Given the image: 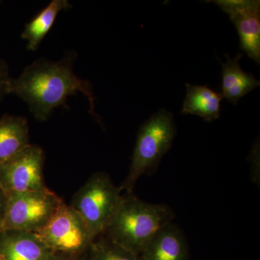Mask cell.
I'll return each instance as SVG.
<instances>
[{
  "mask_svg": "<svg viewBox=\"0 0 260 260\" xmlns=\"http://www.w3.org/2000/svg\"><path fill=\"white\" fill-rule=\"evenodd\" d=\"M78 54L70 51L57 61L42 59L24 68L20 76L10 78L8 94H14L28 104L30 112L37 121L49 119L56 108L69 109L68 97L84 94L90 104L89 113L99 122L101 119L95 112V101L90 82L75 74L73 70Z\"/></svg>",
  "mask_w": 260,
  "mask_h": 260,
  "instance_id": "6da1fadb",
  "label": "cell"
},
{
  "mask_svg": "<svg viewBox=\"0 0 260 260\" xmlns=\"http://www.w3.org/2000/svg\"><path fill=\"white\" fill-rule=\"evenodd\" d=\"M174 217L168 205L148 203L126 193L104 234L111 242L140 256L152 238Z\"/></svg>",
  "mask_w": 260,
  "mask_h": 260,
  "instance_id": "7a4b0ae2",
  "label": "cell"
},
{
  "mask_svg": "<svg viewBox=\"0 0 260 260\" xmlns=\"http://www.w3.org/2000/svg\"><path fill=\"white\" fill-rule=\"evenodd\" d=\"M177 126L172 113L160 109L140 126L130 164L129 174L120 186L126 193L133 192L140 177L158 167L172 148Z\"/></svg>",
  "mask_w": 260,
  "mask_h": 260,
  "instance_id": "3957f363",
  "label": "cell"
},
{
  "mask_svg": "<svg viewBox=\"0 0 260 260\" xmlns=\"http://www.w3.org/2000/svg\"><path fill=\"white\" fill-rule=\"evenodd\" d=\"M121 191L107 174L97 172L73 196L70 206L83 218L94 239L107 230L122 199Z\"/></svg>",
  "mask_w": 260,
  "mask_h": 260,
  "instance_id": "277c9868",
  "label": "cell"
},
{
  "mask_svg": "<svg viewBox=\"0 0 260 260\" xmlns=\"http://www.w3.org/2000/svg\"><path fill=\"white\" fill-rule=\"evenodd\" d=\"M62 202L49 189L9 194L0 232L16 230L37 233L45 226Z\"/></svg>",
  "mask_w": 260,
  "mask_h": 260,
  "instance_id": "5b68a950",
  "label": "cell"
},
{
  "mask_svg": "<svg viewBox=\"0 0 260 260\" xmlns=\"http://www.w3.org/2000/svg\"><path fill=\"white\" fill-rule=\"evenodd\" d=\"M36 234L53 253L68 257L88 252L95 240L79 214L64 202Z\"/></svg>",
  "mask_w": 260,
  "mask_h": 260,
  "instance_id": "8992f818",
  "label": "cell"
},
{
  "mask_svg": "<svg viewBox=\"0 0 260 260\" xmlns=\"http://www.w3.org/2000/svg\"><path fill=\"white\" fill-rule=\"evenodd\" d=\"M44 153L41 147L29 144L0 165V185L7 197L14 193L45 190Z\"/></svg>",
  "mask_w": 260,
  "mask_h": 260,
  "instance_id": "52a82bcc",
  "label": "cell"
},
{
  "mask_svg": "<svg viewBox=\"0 0 260 260\" xmlns=\"http://www.w3.org/2000/svg\"><path fill=\"white\" fill-rule=\"evenodd\" d=\"M214 3L229 15L237 28L241 49L259 64L260 1L218 0Z\"/></svg>",
  "mask_w": 260,
  "mask_h": 260,
  "instance_id": "ba28073f",
  "label": "cell"
},
{
  "mask_svg": "<svg viewBox=\"0 0 260 260\" xmlns=\"http://www.w3.org/2000/svg\"><path fill=\"white\" fill-rule=\"evenodd\" d=\"M0 252L7 260H45L52 251L36 233L0 232Z\"/></svg>",
  "mask_w": 260,
  "mask_h": 260,
  "instance_id": "9c48e42d",
  "label": "cell"
},
{
  "mask_svg": "<svg viewBox=\"0 0 260 260\" xmlns=\"http://www.w3.org/2000/svg\"><path fill=\"white\" fill-rule=\"evenodd\" d=\"M186 239L177 225H164L140 254L142 260H187Z\"/></svg>",
  "mask_w": 260,
  "mask_h": 260,
  "instance_id": "30bf717a",
  "label": "cell"
},
{
  "mask_svg": "<svg viewBox=\"0 0 260 260\" xmlns=\"http://www.w3.org/2000/svg\"><path fill=\"white\" fill-rule=\"evenodd\" d=\"M242 56V54L238 53L236 57L232 59L225 54L227 61L221 64V94L228 102L233 103L234 105H237L243 96L260 85L259 80L241 68L240 60Z\"/></svg>",
  "mask_w": 260,
  "mask_h": 260,
  "instance_id": "8fae6325",
  "label": "cell"
},
{
  "mask_svg": "<svg viewBox=\"0 0 260 260\" xmlns=\"http://www.w3.org/2000/svg\"><path fill=\"white\" fill-rule=\"evenodd\" d=\"M186 94L182 114H193L211 122L220 117V102L223 95L210 88L208 85H193L186 83Z\"/></svg>",
  "mask_w": 260,
  "mask_h": 260,
  "instance_id": "7c38bea8",
  "label": "cell"
},
{
  "mask_svg": "<svg viewBox=\"0 0 260 260\" xmlns=\"http://www.w3.org/2000/svg\"><path fill=\"white\" fill-rule=\"evenodd\" d=\"M29 144L27 118L10 114L0 118V165Z\"/></svg>",
  "mask_w": 260,
  "mask_h": 260,
  "instance_id": "4fadbf2b",
  "label": "cell"
},
{
  "mask_svg": "<svg viewBox=\"0 0 260 260\" xmlns=\"http://www.w3.org/2000/svg\"><path fill=\"white\" fill-rule=\"evenodd\" d=\"M71 8L72 5L68 0H53L29 23L25 24L21 38L28 42L27 49L37 51L52 28L58 14L62 10H68Z\"/></svg>",
  "mask_w": 260,
  "mask_h": 260,
  "instance_id": "5bb4252c",
  "label": "cell"
},
{
  "mask_svg": "<svg viewBox=\"0 0 260 260\" xmlns=\"http://www.w3.org/2000/svg\"><path fill=\"white\" fill-rule=\"evenodd\" d=\"M90 260H142L138 254L104 239L93 242L90 249Z\"/></svg>",
  "mask_w": 260,
  "mask_h": 260,
  "instance_id": "9a60e30c",
  "label": "cell"
},
{
  "mask_svg": "<svg viewBox=\"0 0 260 260\" xmlns=\"http://www.w3.org/2000/svg\"><path fill=\"white\" fill-rule=\"evenodd\" d=\"M10 79L8 65L6 61L0 59V102L5 95H8Z\"/></svg>",
  "mask_w": 260,
  "mask_h": 260,
  "instance_id": "2e32d148",
  "label": "cell"
},
{
  "mask_svg": "<svg viewBox=\"0 0 260 260\" xmlns=\"http://www.w3.org/2000/svg\"><path fill=\"white\" fill-rule=\"evenodd\" d=\"M7 197L3 188L0 185V225H1L2 220H3V215H4L5 206H6Z\"/></svg>",
  "mask_w": 260,
  "mask_h": 260,
  "instance_id": "e0dca14e",
  "label": "cell"
},
{
  "mask_svg": "<svg viewBox=\"0 0 260 260\" xmlns=\"http://www.w3.org/2000/svg\"><path fill=\"white\" fill-rule=\"evenodd\" d=\"M68 256L61 255V254L51 253L45 260H66Z\"/></svg>",
  "mask_w": 260,
  "mask_h": 260,
  "instance_id": "ac0fdd59",
  "label": "cell"
},
{
  "mask_svg": "<svg viewBox=\"0 0 260 260\" xmlns=\"http://www.w3.org/2000/svg\"><path fill=\"white\" fill-rule=\"evenodd\" d=\"M85 253H84V254H82V255L78 256H73V257H68L67 258L66 260H90V259H88L86 256L84 255V254H85Z\"/></svg>",
  "mask_w": 260,
  "mask_h": 260,
  "instance_id": "d6986e66",
  "label": "cell"
},
{
  "mask_svg": "<svg viewBox=\"0 0 260 260\" xmlns=\"http://www.w3.org/2000/svg\"><path fill=\"white\" fill-rule=\"evenodd\" d=\"M0 260H7L4 255L0 252Z\"/></svg>",
  "mask_w": 260,
  "mask_h": 260,
  "instance_id": "ffe728a7",
  "label": "cell"
},
{
  "mask_svg": "<svg viewBox=\"0 0 260 260\" xmlns=\"http://www.w3.org/2000/svg\"><path fill=\"white\" fill-rule=\"evenodd\" d=\"M1 3H2V2H1V1H0V5H1Z\"/></svg>",
  "mask_w": 260,
  "mask_h": 260,
  "instance_id": "44dd1931",
  "label": "cell"
}]
</instances>
